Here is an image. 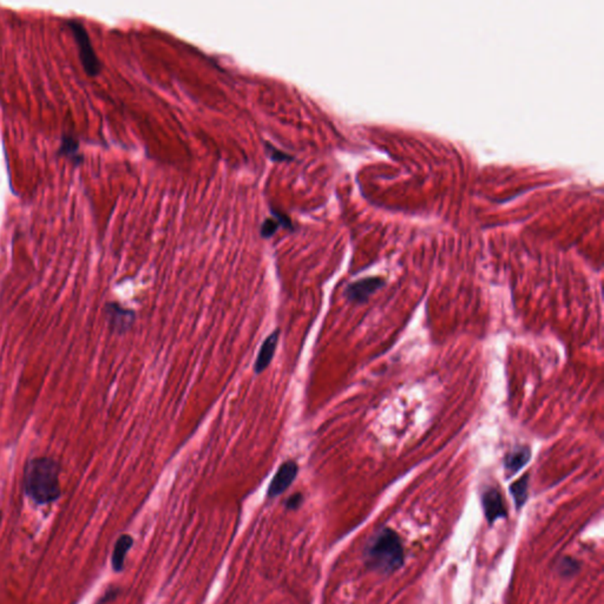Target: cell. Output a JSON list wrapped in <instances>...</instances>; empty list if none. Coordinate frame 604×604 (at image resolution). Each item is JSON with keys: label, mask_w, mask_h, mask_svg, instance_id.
I'll use <instances>...</instances> for the list:
<instances>
[{"label": "cell", "mask_w": 604, "mask_h": 604, "mask_svg": "<svg viewBox=\"0 0 604 604\" xmlns=\"http://www.w3.org/2000/svg\"><path fill=\"white\" fill-rule=\"evenodd\" d=\"M278 334H280V330H278L273 332L264 341L262 346H261L257 361H255V366H254V370H255L257 374L262 373L269 366V364L271 363V360L274 358L275 349H276V345H278Z\"/></svg>", "instance_id": "obj_9"}, {"label": "cell", "mask_w": 604, "mask_h": 604, "mask_svg": "<svg viewBox=\"0 0 604 604\" xmlns=\"http://www.w3.org/2000/svg\"><path fill=\"white\" fill-rule=\"evenodd\" d=\"M131 537L129 535H123L118 539L115 546L114 553H113V567L116 572H121L124 567V560L127 553L132 546Z\"/></svg>", "instance_id": "obj_11"}, {"label": "cell", "mask_w": 604, "mask_h": 604, "mask_svg": "<svg viewBox=\"0 0 604 604\" xmlns=\"http://www.w3.org/2000/svg\"><path fill=\"white\" fill-rule=\"evenodd\" d=\"M58 463L52 458H34L27 463L24 473L26 494L37 504L55 502L60 496Z\"/></svg>", "instance_id": "obj_1"}, {"label": "cell", "mask_w": 604, "mask_h": 604, "mask_svg": "<svg viewBox=\"0 0 604 604\" xmlns=\"http://www.w3.org/2000/svg\"><path fill=\"white\" fill-rule=\"evenodd\" d=\"M65 24L72 33L75 43L77 44L79 60H81L85 74L88 75L89 77L98 76L102 71V63L99 60L98 56L92 46L91 39H90L88 30L85 27L84 24L81 20H78L77 18L66 19Z\"/></svg>", "instance_id": "obj_3"}, {"label": "cell", "mask_w": 604, "mask_h": 604, "mask_svg": "<svg viewBox=\"0 0 604 604\" xmlns=\"http://www.w3.org/2000/svg\"><path fill=\"white\" fill-rule=\"evenodd\" d=\"M383 286H385V280L383 278L373 276V278H361L359 281L348 285L345 290V295L351 302L364 304L370 299L371 295H373Z\"/></svg>", "instance_id": "obj_4"}, {"label": "cell", "mask_w": 604, "mask_h": 604, "mask_svg": "<svg viewBox=\"0 0 604 604\" xmlns=\"http://www.w3.org/2000/svg\"><path fill=\"white\" fill-rule=\"evenodd\" d=\"M297 470L299 469L295 461H288L283 463L278 468V473H275L274 478L271 480V485L268 489V496L271 499H274L278 494H283L297 478Z\"/></svg>", "instance_id": "obj_5"}, {"label": "cell", "mask_w": 604, "mask_h": 604, "mask_svg": "<svg viewBox=\"0 0 604 604\" xmlns=\"http://www.w3.org/2000/svg\"><path fill=\"white\" fill-rule=\"evenodd\" d=\"M531 458V449L529 446H520L510 451L504 458V469L508 477L513 476L522 468L527 465Z\"/></svg>", "instance_id": "obj_8"}, {"label": "cell", "mask_w": 604, "mask_h": 604, "mask_svg": "<svg viewBox=\"0 0 604 604\" xmlns=\"http://www.w3.org/2000/svg\"><path fill=\"white\" fill-rule=\"evenodd\" d=\"M366 563L377 572L390 574L404 563V549L399 536L391 529H384L367 546Z\"/></svg>", "instance_id": "obj_2"}, {"label": "cell", "mask_w": 604, "mask_h": 604, "mask_svg": "<svg viewBox=\"0 0 604 604\" xmlns=\"http://www.w3.org/2000/svg\"><path fill=\"white\" fill-rule=\"evenodd\" d=\"M271 215L280 222L281 227L287 228V229H293V224H292L290 217H287L286 214H283L280 210L271 209Z\"/></svg>", "instance_id": "obj_15"}, {"label": "cell", "mask_w": 604, "mask_h": 604, "mask_svg": "<svg viewBox=\"0 0 604 604\" xmlns=\"http://www.w3.org/2000/svg\"><path fill=\"white\" fill-rule=\"evenodd\" d=\"M483 508L485 516L490 524L494 523V520L499 518L506 516V509L503 502L502 494L494 487H490L484 492Z\"/></svg>", "instance_id": "obj_7"}, {"label": "cell", "mask_w": 604, "mask_h": 604, "mask_svg": "<svg viewBox=\"0 0 604 604\" xmlns=\"http://www.w3.org/2000/svg\"><path fill=\"white\" fill-rule=\"evenodd\" d=\"M304 499H302V494H295L288 499V502H287V508L290 510H295L301 506V503H302Z\"/></svg>", "instance_id": "obj_16"}, {"label": "cell", "mask_w": 604, "mask_h": 604, "mask_svg": "<svg viewBox=\"0 0 604 604\" xmlns=\"http://www.w3.org/2000/svg\"><path fill=\"white\" fill-rule=\"evenodd\" d=\"M59 158H69L76 167L83 163L84 156L79 154V141L75 136L64 134L60 141V147L57 150Z\"/></svg>", "instance_id": "obj_10"}, {"label": "cell", "mask_w": 604, "mask_h": 604, "mask_svg": "<svg viewBox=\"0 0 604 604\" xmlns=\"http://www.w3.org/2000/svg\"><path fill=\"white\" fill-rule=\"evenodd\" d=\"M266 149H267L268 156L274 162L290 161V160H293L294 158L293 156H290V154H287L285 151L280 150V149L275 148L274 146H271L268 142L266 143Z\"/></svg>", "instance_id": "obj_14"}, {"label": "cell", "mask_w": 604, "mask_h": 604, "mask_svg": "<svg viewBox=\"0 0 604 604\" xmlns=\"http://www.w3.org/2000/svg\"><path fill=\"white\" fill-rule=\"evenodd\" d=\"M527 487H529V475L527 473H525L522 478H520L510 487V492L515 499L517 509H520L524 506V503L527 502Z\"/></svg>", "instance_id": "obj_12"}, {"label": "cell", "mask_w": 604, "mask_h": 604, "mask_svg": "<svg viewBox=\"0 0 604 604\" xmlns=\"http://www.w3.org/2000/svg\"><path fill=\"white\" fill-rule=\"evenodd\" d=\"M281 227V224L274 217H267L266 220L261 224L260 234L262 238H271L278 231V228Z\"/></svg>", "instance_id": "obj_13"}, {"label": "cell", "mask_w": 604, "mask_h": 604, "mask_svg": "<svg viewBox=\"0 0 604 604\" xmlns=\"http://www.w3.org/2000/svg\"><path fill=\"white\" fill-rule=\"evenodd\" d=\"M106 316L113 330L118 333H124L130 330L135 321V315L131 311L121 307L117 304H109L106 306Z\"/></svg>", "instance_id": "obj_6"}]
</instances>
